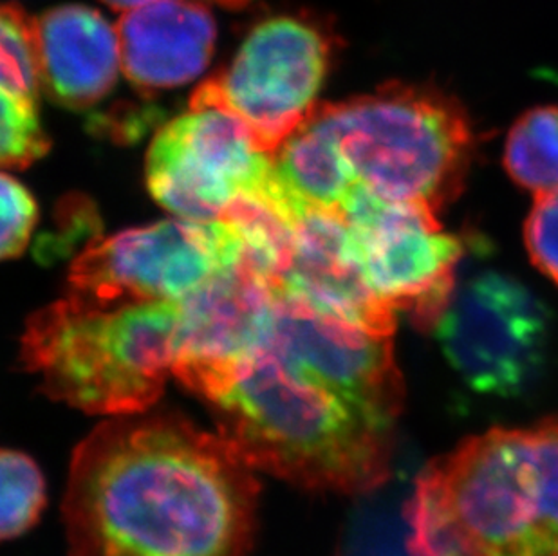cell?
Masks as SVG:
<instances>
[{"label":"cell","mask_w":558,"mask_h":556,"mask_svg":"<svg viewBox=\"0 0 558 556\" xmlns=\"http://www.w3.org/2000/svg\"><path fill=\"white\" fill-rule=\"evenodd\" d=\"M104 2L123 13V11L132 10V8H137V5L147 4V2H153V0H104ZM205 2H216V4L227 5V8H243V5L248 4L250 0H205Z\"/></svg>","instance_id":"cell-20"},{"label":"cell","mask_w":558,"mask_h":556,"mask_svg":"<svg viewBox=\"0 0 558 556\" xmlns=\"http://www.w3.org/2000/svg\"><path fill=\"white\" fill-rule=\"evenodd\" d=\"M279 293L376 338H392L398 326V313L371 289L349 225L335 211L310 210L302 216Z\"/></svg>","instance_id":"cell-12"},{"label":"cell","mask_w":558,"mask_h":556,"mask_svg":"<svg viewBox=\"0 0 558 556\" xmlns=\"http://www.w3.org/2000/svg\"><path fill=\"white\" fill-rule=\"evenodd\" d=\"M217 428L255 472L311 492L367 495L390 478L398 421L260 346L210 403Z\"/></svg>","instance_id":"cell-2"},{"label":"cell","mask_w":558,"mask_h":556,"mask_svg":"<svg viewBox=\"0 0 558 556\" xmlns=\"http://www.w3.org/2000/svg\"><path fill=\"white\" fill-rule=\"evenodd\" d=\"M122 71L143 90L189 84L203 74L217 27L199 0H153L123 11L117 24Z\"/></svg>","instance_id":"cell-13"},{"label":"cell","mask_w":558,"mask_h":556,"mask_svg":"<svg viewBox=\"0 0 558 556\" xmlns=\"http://www.w3.org/2000/svg\"><path fill=\"white\" fill-rule=\"evenodd\" d=\"M2 96L0 129V164L4 168L24 170L48 154L51 143L38 116V98Z\"/></svg>","instance_id":"cell-17"},{"label":"cell","mask_w":558,"mask_h":556,"mask_svg":"<svg viewBox=\"0 0 558 556\" xmlns=\"http://www.w3.org/2000/svg\"><path fill=\"white\" fill-rule=\"evenodd\" d=\"M43 90L82 111L106 98L122 71L118 29L85 5H60L35 19Z\"/></svg>","instance_id":"cell-14"},{"label":"cell","mask_w":558,"mask_h":556,"mask_svg":"<svg viewBox=\"0 0 558 556\" xmlns=\"http://www.w3.org/2000/svg\"><path fill=\"white\" fill-rule=\"evenodd\" d=\"M505 168L513 183L533 195L558 190V106L533 107L513 123Z\"/></svg>","instance_id":"cell-15"},{"label":"cell","mask_w":558,"mask_h":556,"mask_svg":"<svg viewBox=\"0 0 558 556\" xmlns=\"http://www.w3.org/2000/svg\"><path fill=\"white\" fill-rule=\"evenodd\" d=\"M327 63L329 44L318 27L293 16L269 19L222 73L203 82L190 107L238 116L260 150L274 156L315 109Z\"/></svg>","instance_id":"cell-8"},{"label":"cell","mask_w":558,"mask_h":556,"mask_svg":"<svg viewBox=\"0 0 558 556\" xmlns=\"http://www.w3.org/2000/svg\"><path fill=\"white\" fill-rule=\"evenodd\" d=\"M279 291L239 261L180 300L174 374L210 404L232 385L241 363L266 340Z\"/></svg>","instance_id":"cell-11"},{"label":"cell","mask_w":558,"mask_h":556,"mask_svg":"<svg viewBox=\"0 0 558 556\" xmlns=\"http://www.w3.org/2000/svg\"><path fill=\"white\" fill-rule=\"evenodd\" d=\"M340 216L379 300L405 311L422 331H434L458 286L463 242L445 233L433 211L381 200L354 183Z\"/></svg>","instance_id":"cell-9"},{"label":"cell","mask_w":558,"mask_h":556,"mask_svg":"<svg viewBox=\"0 0 558 556\" xmlns=\"http://www.w3.org/2000/svg\"><path fill=\"white\" fill-rule=\"evenodd\" d=\"M0 195H2V242L0 255L4 261L21 257L32 237L33 228L37 225V203L29 190L2 173L0 179Z\"/></svg>","instance_id":"cell-19"},{"label":"cell","mask_w":558,"mask_h":556,"mask_svg":"<svg viewBox=\"0 0 558 556\" xmlns=\"http://www.w3.org/2000/svg\"><path fill=\"white\" fill-rule=\"evenodd\" d=\"M178 302L156 300L93 307L57 300L27 321L21 362L49 398L87 414L153 409L174 371Z\"/></svg>","instance_id":"cell-4"},{"label":"cell","mask_w":558,"mask_h":556,"mask_svg":"<svg viewBox=\"0 0 558 556\" xmlns=\"http://www.w3.org/2000/svg\"><path fill=\"white\" fill-rule=\"evenodd\" d=\"M274 172V156L260 150L248 126L217 107H190L156 134L147 154L150 194L183 221H219Z\"/></svg>","instance_id":"cell-10"},{"label":"cell","mask_w":558,"mask_h":556,"mask_svg":"<svg viewBox=\"0 0 558 556\" xmlns=\"http://www.w3.org/2000/svg\"><path fill=\"white\" fill-rule=\"evenodd\" d=\"M241 261L227 222L163 221L96 239L69 269V299L93 307L180 302Z\"/></svg>","instance_id":"cell-7"},{"label":"cell","mask_w":558,"mask_h":556,"mask_svg":"<svg viewBox=\"0 0 558 556\" xmlns=\"http://www.w3.org/2000/svg\"><path fill=\"white\" fill-rule=\"evenodd\" d=\"M258 494L221 434L172 410L111 418L71 459L69 556H248Z\"/></svg>","instance_id":"cell-1"},{"label":"cell","mask_w":558,"mask_h":556,"mask_svg":"<svg viewBox=\"0 0 558 556\" xmlns=\"http://www.w3.org/2000/svg\"><path fill=\"white\" fill-rule=\"evenodd\" d=\"M307 120L373 194L436 216L463 192L477 148L466 109L433 85L390 82L371 95L316 104Z\"/></svg>","instance_id":"cell-5"},{"label":"cell","mask_w":558,"mask_h":556,"mask_svg":"<svg viewBox=\"0 0 558 556\" xmlns=\"http://www.w3.org/2000/svg\"><path fill=\"white\" fill-rule=\"evenodd\" d=\"M2 504L0 536L13 541L32 530L48 503V489L37 462L21 450H2Z\"/></svg>","instance_id":"cell-16"},{"label":"cell","mask_w":558,"mask_h":556,"mask_svg":"<svg viewBox=\"0 0 558 556\" xmlns=\"http://www.w3.org/2000/svg\"><path fill=\"white\" fill-rule=\"evenodd\" d=\"M434 336L466 387L517 398L543 373L551 318L524 283L492 269L458 282Z\"/></svg>","instance_id":"cell-6"},{"label":"cell","mask_w":558,"mask_h":556,"mask_svg":"<svg viewBox=\"0 0 558 556\" xmlns=\"http://www.w3.org/2000/svg\"><path fill=\"white\" fill-rule=\"evenodd\" d=\"M524 244L533 266L558 286V190L533 195Z\"/></svg>","instance_id":"cell-18"},{"label":"cell","mask_w":558,"mask_h":556,"mask_svg":"<svg viewBox=\"0 0 558 556\" xmlns=\"http://www.w3.org/2000/svg\"><path fill=\"white\" fill-rule=\"evenodd\" d=\"M403 517L409 556H558V415L434 457Z\"/></svg>","instance_id":"cell-3"}]
</instances>
